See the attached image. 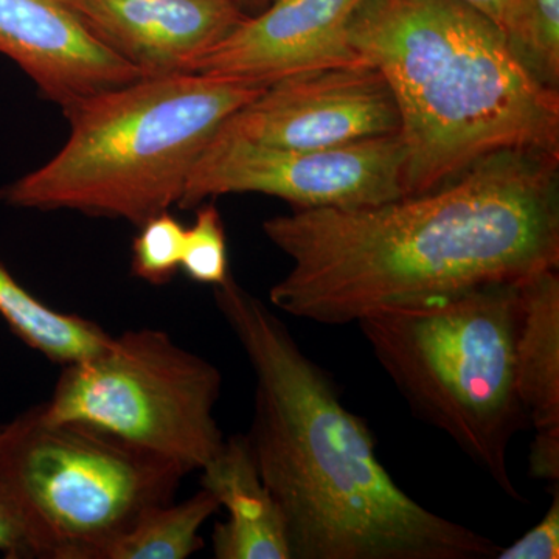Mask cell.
Returning a JSON list of instances; mask_svg holds the SVG:
<instances>
[{"label": "cell", "instance_id": "cell-1", "mask_svg": "<svg viewBox=\"0 0 559 559\" xmlns=\"http://www.w3.org/2000/svg\"><path fill=\"white\" fill-rule=\"evenodd\" d=\"M290 260L272 307L322 325L518 283L559 266V156L489 154L439 189L374 207L296 209L264 221Z\"/></svg>", "mask_w": 559, "mask_h": 559}, {"label": "cell", "instance_id": "cell-2", "mask_svg": "<svg viewBox=\"0 0 559 559\" xmlns=\"http://www.w3.org/2000/svg\"><path fill=\"white\" fill-rule=\"evenodd\" d=\"M255 374L248 437L293 559H488L500 547L425 509L380 462L369 426L325 370L237 280L213 286Z\"/></svg>", "mask_w": 559, "mask_h": 559}, {"label": "cell", "instance_id": "cell-3", "mask_svg": "<svg viewBox=\"0 0 559 559\" xmlns=\"http://www.w3.org/2000/svg\"><path fill=\"white\" fill-rule=\"evenodd\" d=\"M348 35L399 106L406 198L499 151L559 156V92L540 86L465 0H362Z\"/></svg>", "mask_w": 559, "mask_h": 559}, {"label": "cell", "instance_id": "cell-4", "mask_svg": "<svg viewBox=\"0 0 559 559\" xmlns=\"http://www.w3.org/2000/svg\"><path fill=\"white\" fill-rule=\"evenodd\" d=\"M264 87L200 73L140 76L64 110V146L0 190L16 209L73 210L140 227L179 205L224 121Z\"/></svg>", "mask_w": 559, "mask_h": 559}, {"label": "cell", "instance_id": "cell-5", "mask_svg": "<svg viewBox=\"0 0 559 559\" xmlns=\"http://www.w3.org/2000/svg\"><path fill=\"white\" fill-rule=\"evenodd\" d=\"M518 283L382 307L356 323L415 414L522 500L509 468L511 440L528 426L514 359Z\"/></svg>", "mask_w": 559, "mask_h": 559}, {"label": "cell", "instance_id": "cell-6", "mask_svg": "<svg viewBox=\"0 0 559 559\" xmlns=\"http://www.w3.org/2000/svg\"><path fill=\"white\" fill-rule=\"evenodd\" d=\"M2 477L28 559H108L151 507L171 502L186 471L39 404L7 421Z\"/></svg>", "mask_w": 559, "mask_h": 559}, {"label": "cell", "instance_id": "cell-7", "mask_svg": "<svg viewBox=\"0 0 559 559\" xmlns=\"http://www.w3.org/2000/svg\"><path fill=\"white\" fill-rule=\"evenodd\" d=\"M221 388L218 367L167 331L127 330L97 355L62 366L39 407L47 421L105 430L190 474L226 441L215 417Z\"/></svg>", "mask_w": 559, "mask_h": 559}, {"label": "cell", "instance_id": "cell-8", "mask_svg": "<svg viewBox=\"0 0 559 559\" xmlns=\"http://www.w3.org/2000/svg\"><path fill=\"white\" fill-rule=\"evenodd\" d=\"M404 160L400 134L336 148L285 150L219 128L194 164L178 207L231 193L267 194L296 209L374 207L406 198Z\"/></svg>", "mask_w": 559, "mask_h": 559}, {"label": "cell", "instance_id": "cell-9", "mask_svg": "<svg viewBox=\"0 0 559 559\" xmlns=\"http://www.w3.org/2000/svg\"><path fill=\"white\" fill-rule=\"evenodd\" d=\"M221 130L274 148L323 150L399 135L401 119L380 70L356 64L275 81Z\"/></svg>", "mask_w": 559, "mask_h": 559}, {"label": "cell", "instance_id": "cell-10", "mask_svg": "<svg viewBox=\"0 0 559 559\" xmlns=\"http://www.w3.org/2000/svg\"><path fill=\"white\" fill-rule=\"evenodd\" d=\"M360 2L271 0L210 49L191 73L267 87L311 70L366 64L348 35Z\"/></svg>", "mask_w": 559, "mask_h": 559}, {"label": "cell", "instance_id": "cell-11", "mask_svg": "<svg viewBox=\"0 0 559 559\" xmlns=\"http://www.w3.org/2000/svg\"><path fill=\"white\" fill-rule=\"evenodd\" d=\"M140 76L191 73L242 20L231 0H60Z\"/></svg>", "mask_w": 559, "mask_h": 559}, {"label": "cell", "instance_id": "cell-12", "mask_svg": "<svg viewBox=\"0 0 559 559\" xmlns=\"http://www.w3.org/2000/svg\"><path fill=\"white\" fill-rule=\"evenodd\" d=\"M0 55L10 58L62 112L140 79L106 49L60 0H0Z\"/></svg>", "mask_w": 559, "mask_h": 559}, {"label": "cell", "instance_id": "cell-13", "mask_svg": "<svg viewBox=\"0 0 559 559\" xmlns=\"http://www.w3.org/2000/svg\"><path fill=\"white\" fill-rule=\"evenodd\" d=\"M518 393L535 430L530 473L559 481V275L547 270L518 283Z\"/></svg>", "mask_w": 559, "mask_h": 559}, {"label": "cell", "instance_id": "cell-14", "mask_svg": "<svg viewBox=\"0 0 559 559\" xmlns=\"http://www.w3.org/2000/svg\"><path fill=\"white\" fill-rule=\"evenodd\" d=\"M201 473V488L227 511L212 535L213 557L293 559L282 511L261 479L246 433L224 441Z\"/></svg>", "mask_w": 559, "mask_h": 559}, {"label": "cell", "instance_id": "cell-15", "mask_svg": "<svg viewBox=\"0 0 559 559\" xmlns=\"http://www.w3.org/2000/svg\"><path fill=\"white\" fill-rule=\"evenodd\" d=\"M0 318L25 345L68 366L97 355L112 340L97 323L47 307L0 263Z\"/></svg>", "mask_w": 559, "mask_h": 559}, {"label": "cell", "instance_id": "cell-16", "mask_svg": "<svg viewBox=\"0 0 559 559\" xmlns=\"http://www.w3.org/2000/svg\"><path fill=\"white\" fill-rule=\"evenodd\" d=\"M221 507L212 492L151 507L110 549L108 559H186L204 547L200 530Z\"/></svg>", "mask_w": 559, "mask_h": 559}, {"label": "cell", "instance_id": "cell-17", "mask_svg": "<svg viewBox=\"0 0 559 559\" xmlns=\"http://www.w3.org/2000/svg\"><path fill=\"white\" fill-rule=\"evenodd\" d=\"M498 27L522 68L559 92V0H502Z\"/></svg>", "mask_w": 559, "mask_h": 559}, {"label": "cell", "instance_id": "cell-18", "mask_svg": "<svg viewBox=\"0 0 559 559\" xmlns=\"http://www.w3.org/2000/svg\"><path fill=\"white\" fill-rule=\"evenodd\" d=\"M186 229L180 270L193 282L218 286L230 275L226 229L215 204L202 202Z\"/></svg>", "mask_w": 559, "mask_h": 559}, {"label": "cell", "instance_id": "cell-19", "mask_svg": "<svg viewBox=\"0 0 559 559\" xmlns=\"http://www.w3.org/2000/svg\"><path fill=\"white\" fill-rule=\"evenodd\" d=\"M186 227L170 213L153 216L139 227L132 242L131 270L135 277L162 286L180 270Z\"/></svg>", "mask_w": 559, "mask_h": 559}, {"label": "cell", "instance_id": "cell-20", "mask_svg": "<svg viewBox=\"0 0 559 559\" xmlns=\"http://www.w3.org/2000/svg\"><path fill=\"white\" fill-rule=\"evenodd\" d=\"M498 559H558L559 558V488L543 520L506 549H499Z\"/></svg>", "mask_w": 559, "mask_h": 559}, {"label": "cell", "instance_id": "cell-21", "mask_svg": "<svg viewBox=\"0 0 559 559\" xmlns=\"http://www.w3.org/2000/svg\"><path fill=\"white\" fill-rule=\"evenodd\" d=\"M7 428H9L7 423H0V459H2ZM0 554L9 559H28L24 533H22L16 511L13 509V503H11L9 492H7L5 481H3L2 465H0Z\"/></svg>", "mask_w": 559, "mask_h": 559}, {"label": "cell", "instance_id": "cell-22", "mask_svg": "<svg viewBox=\"0 0 559 559\" xmlns=\"http://www.w3.org/2000/svg\"><path fill=\"white\" fill-rule=\"evenodd\" d=\"M465 2H468L469 5L479 10L480 13H484L485 16L489 17V20L498 25L500 3H502V0H465Z\"/></svg>", "mask_w": 559, "mask_h": 559}, {"label": "cell", "instance_id": "cell-23", "mask_svg": "<svg viewBox=\"0 0 559 559\" xmlns=\"http://www.w3.org/2000/svg\"><path fill=\"white\" fill-rule=\"evenodd\" d=\"M246 14V16H253L260 13L261 10L266 9L271 0H231Z\"/></svg>", "mask_w": 559, "mask_h": 559}]
</instances>
